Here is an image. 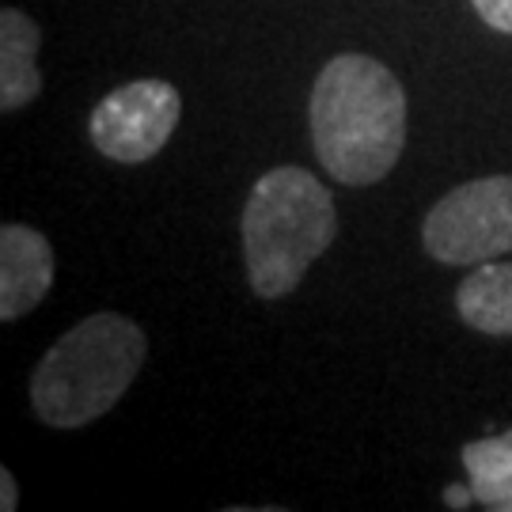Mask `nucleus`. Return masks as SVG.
Returning a JSON list of instances; mask_svg holds the SVG:
<instances>
[{
  "mask_svg": "<svg viewBox=\"0 0 512 512\" xmlns=\"http://www.w3.org/2000/svg\"><path fill=\"white\" fill-rule=\"evenodd\" d=\"M311 145L334 183L376 186L406 148V92L368 54H338L315 76L308 103Z\"/></svg>",
  "mask_w": 512,
  "mask_h": 512,
  "instance_id": "nucleus-1",
  "label": "nucleus"
},
{
  "mask_svg": "<svg viewBox=\"0 0 512 512\" xmlns=\"http://www.w3.org/2000/svg\"><path fill=\"white\" fill-rule=\"evenodd\" d=\"M243 262L255 296L277 300L304 281L311 262L338 236L330 190L296 164L270 167L243 205Z\"/></svg>",
  "mask_w": 512,
  "mask_h": 512,
  "instance_id": "nucleus-2",
  "label": "nucleus"
},
{
  "mask_svg": "<svg viewBox=\"0 0 512 512\" xmlns=\"http://www.w3.org/2000/svg\"><path fill=\"white\" fill-rule=\"evenodd\" d=\"M145 357V330L118 311H95L46 349L31 376V406L54 429H80L118 406Z\"/></svg>",
  "mask_w": 512,
  "mask_h": 512,
  "instance_id": "nucleus-3",
  "label": "nucleus"
},
{
  "mask_svg": "<svg viewBox=\"0 0 512 512\" xmlns=\"http://www.w3.org/2000/svg\"><path fill=\"white\" fill-rule=\"evenodd\" d=\"M421 247L440 266L512 255V175H486L440 198L421 224Z\"/></svg>",
  "mask_w": 512,
  "mask_h": 512,
  "instance_id": "nucleus-4",
  "label": "nucleus"
},
{
  "mask_svg": "<svg viewBox=\"0 0 512 512\" xmlns=\"http://www.w3.org/2000/svg\"><path fill=\"white\" fill-rule=\"evenodd\" d=\"M183 118V95L175 84L145 76L122 84L95 103L88 118V137L114 164H145L164 152L171 133Z\"/></svg>",
  "mask_w": 512,
  "mask_h": 512,
  "instance_id": "nucleus-5",
  "label": "nucleus"
},
{
  "mask_svg": "<svg viewBox=\"0 0 512 512\" xmlns=\"http://www.w3.org/2000/svg\"><path fill=\"white\" fill-rule=\"evenodd\" d=\"M54 285V247L27 224L0 228V319L16 323L46 300Z\"/></svg>",
  "mask_w": 512,
  "mask_h": 512,
  "instance_id": "nucleus-6",
  "label": "nucleus"
},
{
  "mask_svg": "<svg viewBox=\"0 0 512 512\" xmlns=\"http://www.w3.org/2000/svg\"><path fill=\"white\" fill-rule=\"evenodd\" d=\"M38 50H42V27L27 12L4 8L0 12V110L4 114L31 107L42 95Z\"/></svg>",
  "mask_w": 512,
  "mask_h": 512,
  "instance_id": "nucleus-7",
  "label": "nucleus"
},
{
  "mask_svg": "<svg viewBox=\"0 0 512 512\" xmlns=\"http://www.w3.org/2000/svg\"><path fill=\"white\" fill-rule=\"evenodd\" d=\"M459 319L478 334L512 338V262H478L456 289Z\"/></svg>",
  "mask_w": 512,
  "mask_h": 512,
  "instance_id": "nucleus-8",
  "label": "nucleus"
},
{
  "mask_svg": "<svg viewBox=\"0 0 512 512\" xmlns=\"http://www.w3.org/2000/svg\"><path fill=\"white\" fill-rule=\"evenodd\" d=\"M463 471L478 505L512 512V429L463 444Z\"/></svg>",
  "mask_w": 512,
  "mask_h": 512,
  "instance_id": "nucleus-9",
  "label": "nucleus"
},
{
  "mask_svg": "<svg viewBox=\"0 0 512 512\" xmlns=\"http://www.w3.org/2000/svg\"><path fill=\"white\" fill-rule=\"evenodd\" d=\"M475 12L486 27H494L501 35H512V0H471Z\"/></svg>",
  "mask_w": 512,
  "mask_h": 512,
  "instance_id": "nucleus-10",
  "label": "nucleus"
},
{
  "mask_svg": "<svg viewBox=\"0 0 512 512\" xmlns=\"http://www.w3.org/2000/svg\"><path fill=\"white\" fill-rule=\"evenodd\" d=\"M16 505H19L16 478H12V471L4 467V471H0V512H16Z\"/></svg>",
  "mask_w": 512,
  "mask_h": 512,
  "instance_id": "nucleus-11",
  "label": "nucleus"
},
{
  "mask_svg": "<svg viewBox=\"0 0 512 512\" xmlns=\"http://www.w3.org/2000/svg\"><path fill=\"white\" fill-rule=\"evenodd\" d=\"M471 497H475V490H471V482H467V486H448V490H444V501H448L452 509H463V505H467Z\"/></svg>",
  "mask_w": 512,
  "mask_h": 512,
  "instance_id": "nucleus-12",
  "label": "nucleus"
}]
</instances>
